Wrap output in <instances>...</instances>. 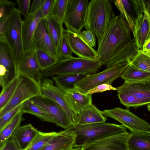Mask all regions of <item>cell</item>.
I'll return each mask as SVG.
<instances>
[{
  "mask_svg": "<svg viewBox=\"0 0 150 150\" xmlns=\"http://www.w3.org/2000/svg\"><path fill=\"white\" fill-rule=\"evenodd\" d=\"M86 74H71L51 77L57 86L66 93L76 88L77 84L86 76Z\"/></svg>",
  "mask_w": 150,
  "mask_h": 150,
  "instance_id": "obj_26",
  "label": "cell"
},
{
  "mask_svg": "<svg viewBox=\"0 0 150 150\" xmlns=\"http://www.w3.org/2000/svg\"><path fill=\"white\" fill-rule=\"evenodd\" d=\"M21 80L7 104L0 110V117L25 101L42 95L41 81L24 75H19Z\"/></svg>",
  "mask_w": 150,
  "mask_h": 150,
  "instance_id": "obj_6",
  "label": "cell"
},
{
  "mask_svg": "<svg viewBox=\"0 0 150 150\" xmlns=\"http://www.w3.org/2000/svg\"></svg>",
  "mask_w": 150,
  "mask_h": 150,
  "instance_id": "obj_51",
  "label": "cell"
},
{
  "mask_svg": "<svg viewBox=\"0 0 150 150\" xmlns=\"http://www.w3.org/2000/svg\"><path fill=\"white\" fill-rule=\"evenodd\" d=\"M147 108L148 110L150 111V103L147 104Z\"/></svg>",
  "mask_w": 150,
  "mask_h": 150,
  "instance_id": "obj_50",
  "label": "cell"
},
{
  "mask_svg": "<svg viewBox=\"0 0 150 150\" xmlns=\"http://www.w3.org/2000/svg\"><path fill=\"white\" fill-rule=\"evenodd\" d=\"M18 9L21 14L25 18L29 15L30 0H17Z\"/></svg>",
  "mask_w": 150,
  "mask_h": 150,
  "instance_id": "obj_42",
  "label": "cell"
},
{
  "mask_svg": "<svg viewBox=\"0 0 150 150\" xmlns=\"http://www.w3.org/2000/svg\"><path fill=\"white\" fill-rule=\"evenodd\" d=\"M107 119L101 111L92 103L80 111L78 115L76 125L104 122Z\"/></svg>",
  "mask_w": 150,
  "mask_h": 150,
  "instance_id": "obj_21",
  "label": "cell"
},
{
  "mask_svg": "<svg viewBox=\"0 0 150 150\" xmlns=\"http://www.w3.org/2000/svg\"><path fill=\"white\" fill-rule=\"evenodd\" d=\"M130 64L140 70L150 72V57L140 50H138Z\"/></svg>",
  "mask_w": 150,
  "mask_h": 150,
  "instance_id": "obj_36",
  "label": "cell"
},
{
  "mask_svg": "<svg viewBox=\"0 0 150 150\" xmlns=\"http://www.w3.org/2000/svg\"><path fill=\"white\" fill-rule=\"evenodd\" d=\"M101 112L105 116L110 117L120 122L131 132H150V125L128 109L116 107L112 109L104 110Z\"/></svg>",
  "mask_w": 150,
  "mask_h": 150,
  "instance_id": "obj_9",
  "label": "cell"
},
{
  "mask_svg": "<svg viewBox=\"0 0 150 150\" xmlns=\"http://www.w3.org/2000/svg\"><path fill=\"white\" fill-rule=\"evenodd\" d=\"M127 145L128 150H150V133L131 132Z\"/></svg>",
  "mask_w": 150,
  "mask_h": 150,
  "instance_id": "obj_25",
  "label": "cell"
},
{
  "mask_svg": "<svg viewBox=\"0 0 150 150\" xmlns=\"http://www.w3.org/2000/svg\"><path fill=\"white\" fill-rule=\"evenodd\" d=\"M58 132L38 131L37 134L25 150H41L53 141Z\"/></svg>",
  "mask_w": 150,
  "mask_h": 150,
  "instance_id": "obj_30",
  "label": "cell"
},
{
  "mask_svg": "<svg viewBox=\"0 0 150 150\" xmlns=\"http://www.w3.org/2000/svg\"><path fill=\"white\" fill-rule=\"evenodd\" d=\"M131 61L126 60L107 68L101 72L87 74L76 85V88L79 92L87 94L88 92L99 85L104 83H111L121 76Z\"/></svg>",
  "mask_w": 150,
  "mask_h": 150,
  "instance_id": "obj_5",
  "label": "cell"
},
{
  "mask_svg": "<svg viewBox=\"0 0 150 150\" xmlns=\"http://www.w3.org/2000/svg\"><path fill=\"white\" fill-rule=\"evenodd\" d=\"M0 150H22L11 137L1 146Z\"/></svg>",
  "mask_w": 150,
  "mask_h": 150,
  "instance_id": "obj_45",
  "label": "cell"
},
{
  "mask_svg": "<svg viewBox=\"0 0 150 150\" xmlns=\"http://www.w3.org/2000/svg\"><path fill=\"white\" fill-rule=\"evenodd\" d=\"M59 60L69 58L72 57L73 52L70 46L67 37L64 29L62 40L58 50Z\"/></svg>",
  "mask_w": 150,
  "mask_h": 150,
  "instance_id": "obj_38",
  "label": "cell"
},
{
  "mask_svg": "<svg viewBox=\"0 0 150 150\" xmlns=\"http://www.w3.org/2000/svg\"><path fill=\"white\" fill-rule=\"evenodd\" d=\"M88 0H68L64 23L67 30L80 34L84 27Z\"/></svg>",
  "mask_w": 150,
  "mask_h": 150,
  "instance_id": "obj_8",
  "label": "cell"
},
{
  "mask_svg": "<svg viewBox=\"0 0 150 150\" xmlns=\"http://www.w3.org/2000/svg\"><path fill=\"white\" fill-rule=\"evenodd\" d=\"M23 103L6 113L0 117V130L21 111Z\"/></svg>",
  "mask_w": 150,
  "mask_h": 150,
  "instance_id": "obj_39",
  "label": "cell"
},
{
  "mask_svg": "<svg viewBox=\"0 0 150 150\" xmlns=\"http://www.w3.org/2000/svg\"><path fill=\"white\" fill-rule=\"evenodd\" d=\"M53 80L48 77H43L41 81V88L43 96L55 101L64 110L69 117L72 125L76 124L78 115L69 105L66 98V93L54 84Z\"/></svg>",
  "mask_w": 150,
  "mask_h": 150,
  "instance_id": "obj_10",
  "label": "cell"
},
{
  "mask_svg": "<svg viewBox=\"0 0 150 150\" xmlns=\"http://www.w3.org/2000/svg\"><path fill=\"white\" fill-rule=\"evenodd\" d=\"M114 2L133 34L136 21L139 16L144 13V0H116Z\"/></svg>",
  "mask_w": 150,
  "mask_h": 150,
  "instance_id": "obj_13",
  "label": "cell"
},
{
  "mask_svg": "<svg viewBox=\"0 0 150 150\" xmlns=\"http://www.w3.org/2000/svg\"><path fill=\"white\" fill-rule=\"evenodd\" d=\"M127 132L109 136L81 147L82 150H128Z\"/></svg>",
  "mask_w": 150,
  "mask_h": 150,
  "instance_id": "obj_14",
  "label": "cell"
},
{
  "mask_svg": "<svg viewBox=\"0 0 150 150\" xmlns=\"http://www.w3.org/2000/svg\"><path fill=\"white\" fill-rule=\"evenodd\" d=\"M66 98L70 107L77 115L82 109L92 103L91 95L81 93L76 88L66 92Z\"/></svg>",
  "mask_w": 150,
  "mask_h": 150,
  "instance_id": "obj_24",
  "label": "cell"
},
{
  "mask_svg": "<svg viewBox=\"0 0 150 150\" xmlns=\"http://www.w3.org/2000/svg\"><path fill=\"white\" fill-rule=\"evenodd\" d=\"M23 20L18 9L11 15L5 35V40L13 54L16 67L24 55L22 35Z\"/></svg>",
  "mask_w": 150,
  "mask_h": 150,
  "instance_id": "obj_7",
  "label": "cell"
},
{
  "mask_svg": "<svg viewBox=\"0 0 150 150\" xmlns=\"http://www.w3.org/2000/svg\"><path fill=\"white\" fill-rule=\"evenodd\" d=\"M54 0H43L41 10L42 18L46 19L49 15Z\"/></svg>",
  "mask_w": 150,
  "mask_h": 150,
  "instance_id": "obj_44",
  "label": "cell"
},
{
  "mask_svg": "<svg viewBox=\"0 0 150 150\" xmlns=\"http://www.w3.org/2000/svg\"><path fill=\"white\" fill-rule=\"evenodd\" d=\"M64 31L73 53L80 58L89 59L98 58L97 51L84 40L80 34L67 30Z\"/></svg>",
  "mask_w": 150,
  "mask_h": 150,
  "instance_id": "obj_17",
  "label": "cell"
},
{
  "mask_svg": "<svg viewBox=\"0 0 150 150\" xmlns=\"http://www.w3.org/2000/svg\"><path fill=\"white\" fill-rule=\"evenodd\" d=\"M21 111L15 116L1 129L0 130V146L11 137L16 129L20 126L23 120Z\"/></svg>",
  "mask_w": 150,
  "mask_h": 150,
  "instance_id": "obj_31",
  "label": "cell"
},
{
  "mask_svg": "<svg viewBox=\"0 0 150 150\" xmlns=\"http://www.w3.org/2000/svg\"><path fill=\"white\" fill-rule=\"evenodd\" d=\"M121 77L125 82H134L150 78V72L140 70L130 64L124 71Z\"/></svg>",
  "mask_w": 150,
  "mask_h": 150,
  "instance_id": "obj_29",
  "label": "cell"
},
{
  "mask_svg": "<svg viewBox=\"0 0 150 150\" xmlns=\"http://www.w3.org/2000/svg\"><path fill=\"white\" fill-rule=\"evenodd\" d=\"M43 0H34L32 4L29 14H32L37 12L41 8Z\"/></svg>",
  "mask_w": 150,
  "mask_h": 150,
  "instance_id": "obj_46",
  "label": "cell"
},
{
  "mask_svg": "<svg viewBox=\"0 0 150 150\" xmlns=\"http://www.w3.org/2000/svg\"><path fill=\"white\" fill-rule=\"evenodd\" d=\"M68 1V0H54L49 15L62 25L67 12Z\"/></svg>",
  "mask_w": 150,
  "mask_h": 150,
  "instance_id": "obj_34",
  "label": "cell"
},
{
  "mask_svg": "<svg viewBox=\"0 0 150 150\" xmlns=\"http://www.w3.org/2000/svg\"><path fill=\"white\" fill-rule=\"evenodd\" d=\"M144 1L146 9L150 16V0Z\"/></svg>",
  "mask_w": 150,
  "mask_h": 150,
  "instance_id": "obj_48",
  "label": "cell"
},
{
  "mask_svg": "<svg viewBox=\"0 0 150 150\" xmlns=\"http://www.w3.org/2000/svg\"><path fill=\"white\" fill-rule=\"evenodd\" d=\"M117 96L120 103L127 108L130 107H139L149 103L147 101L139 99L129 94L118 93Z\"/></svg>",
  "mask_w": 150,
  "mask_h": 150,
  "instance_id": "obj_37",
  "label": "cell"
},
{
  "mask_svg": "<svg viewBox=\"0 0 150 150\" xmlns=\"http://www.w3.org/2000/svg\"><path fill=\"white\" fill-rule=\"evenodd\" d=\"M42 18L41 9L37 12L28 15L23 20L22 35L25 54H28L35 51L34 36L37 26Z\"/></svg>",
  "mask_w": 150,
  "mask_h": 150,
  "instance_id": "obj_15",
  "label": "cell"
},
{
  "mask_svg": "<svg viewBox=\"0 0 150 150\" xmlns=\"http://www.w3.org/2000/svg\"><path fill=\"white\" fill-rule=\"evenodd\" d=\"M33 43L35 50H44L59 60L58 50L48 32L45 19L39 22L34 33Z\"/></svg>",
  "mask_w": 150,
  "mask_h": 150,
  "instance_id": "obj_16",
  "label": "cell"
},
{
  "mask_svg": "<svg viewBox=\"0 0 150 150\" xmlns=\"http://www.w3.org/2000/svg\"><path fill=\"white\" fill-rule=\"evenodd\" d=\"M130 32L123 16H115L98 45V57L103 64L132 42Z\"/></svg>",
  "mask_w": 150,
  "mask_h": 150,
  "instance_id": "obj_1",
  "label": "cell"
},
{
  "mask_svg": "<svg viewBox=\"0 0 150 150\" xmlns=\"http://www.w3.org/2000/svg\"><path fill=\"white\" fill-rule=\"evenodd\" d=\"M15 3L7 0H0V18L9 16L15 7Z\"/></svg>",
  "mask_w": 150,
  "mask_h": 150,
  "instance_id": "obj_40",
  "label": "cell"
},
{
  "mask_svg": "<svg viewBox=\"0 0 150 150\" xmlns=\"http://www.w3.org/2000/svg\"><path fill=\"white\" fill-rule=\"evenodd\" d=\"M30 100L47 113L57 126L66 129L72 125L66 112L55 101L43 95L34 97Z\"/></svg>",
  "mask_w": 150,
  "mask_h": 150,
  "instance_id": "obj_11",
  "label": "cell"
},
{
  "mask_svg": "<svg viewBox=\"0 0 150 150\" xmlns=\"http://www.w3.org/2000/svg\"><path fill=\"white\" fill-rule=\"evenodd\" d=\"M139 50L133 38L130 43L110 59L105 64L107 68L126 60L131 61Z\"/></svg>",
  "mask_w": 150,
  "mask_h": 150,
  "instance_id": "obj_27",
  "label": "cell"
},
{
  "mask_svg": "<svg viewBox=\"0 0 150 150\" xmlns=\"http://www.w3.org/2000/svg\"><path fill=\"white\" fill-rule=\"evenodd\" d=\"M38 131L31 124L19 126L11 137L22 150H25L36 136Z\"/></svg>",
  "mask_w": 150,
  "mask_h": 150,
  "instance_id": "obj_22",
  "label": "cell"
},
{
  "mask_svg": "<svg viewBox=\"0 0 150 150\" xmlns=\"http://www.w3.org/2000/svg\"><path fill=\"white\" fill-rule=\"evenodd\" d=\"M45 19L48 32L58 51L64 30L63 25L50 15Z\"/></svg>",
  "mask_w": 150,
  "mask_h": 150,
  "instance_id": "obj_28",
  "label": "cell"
},
{
  "mask_svg": "<svg viewBox=\"0 0 150 150\" xmlns=\"http://www.w3.org/2000/svg\"><path fill=\"white\" fill-rule=\"evenodd\" d=\"M75 135L74 147H81L112 135L127 132L126 127L105 122L71 125L67 129Z\"/></svg>",
  "mask_w": 150,
  "mask_h": 150,
  "instance_id": "obj_2",
  "label": "cell"
},
{
  "mask_svg": "<svg viewBox=\"0 0 150 150\" xmlns=\"http://www.w3.org/2000/svg\"><path fill=\"white\" fill-rule=\"evenodd\" d=\"M17 70L18 76H28L38 81H40L42 78V72L35 51L29 54H24L17 66Z\"/></svg>",
  "mask_w": 150,
  "mask_h": 150,
  "instance_id": "obj_18",
  "label": "cell"
},
{
  "mask_svg": "<svg viewBox=\"0 0 150 150\" xmlns=\"http://www.w3.org/2000/svg\"><path fill=\"white\" fill-rule=\"evenodd\" d=\"M133 35L138 48L142 50L144 43L150 37V16L146 9L145 3L144 13L136 21Z\"/></svg>",
  "mask_w": 150,
  "mask_h": 150,
  "instance_id": "obj_19",
  "label": "cell"
},
{
  "mask_svg": "<svg viewBox=\"0 0 150 150\" xmlns=\"http://www.w3.org/2000/svg\"><path fill=\"white\" fill-rule=\"evenodd\" d=\"M115 16L109 1L91 0L88 3L84 27L96 35L98 45Z\"/></svg>",
  "mask_w": 150,
  "mask_h": 150,
  "instance_id": "obj_3",
  "label": "cell"
},
{
  "mask_svg": "<svg viewBox=\"0 0 150 150\" xmlns=\"http://www.w3.org/2000/svg\"><path fill=\"white\" fill-rule=\"evenodd\" d=\"M84 40L91 47H95L96 40L95 35L92 31L86 30L80 33Z\"/></svg>",
  "mask_w": 150,
  "mask_h": 150,
  "instance_id": "obj_41",
  "label": "cell"
},
{
  "mask_svg": "<svg viewBox=\"0 0 150 150\" xmlns=\"http://www.w3.org/2000/svg\"><path fill=\"white\" fill-rule=\"evenodd\" d=\"M21 112L33 115L42 121L54 123L52 118L47 113L30 100L23 103Z\"/></svg>",
  "mask_w": 150,
  "mask_h": 150,
  "instance_id": "obj_32",
  "label": "cell"
},
{
  "mask_svg": "<svg viewBox=\"0 0 150 150\" xmlns=\"http://www.w3.org/2000/svg\"><path fill=\"white\" fill-rule=\"evenodd\" d=\"M103 64L99 58L89 59L73 56L59 60L54 66L42 72V78L71 74L96 73Z\"/></svg>",
  "mask_w": 150,
  "mask_h": 150,
  "instance_id": "obj_4",
  "label": "cell"
},
{
  "mask_svg": "<svg viewBox=\"0 0 150 150\" xmlns=\"http://www.w3.org/2000/svg\"><path fill=\"white\" fill-rule=\"evenodd\" d=\"M116 88L118 93L131 94L150 103V78L139 82H125Z\"/></svg>",
  "mask_w": 150,
  "mask_h": 150,
  "instance_id": "obj_20",
  "label": "cell"
},
{
  "mask_svg": "<svg viewBox=\"0 0 150 150\" xmlns=\"http://www.w3.org/2000/svg\"><path fill=\"white\" fill-rule=\"evenodd\" d=\"M141 51L150 57V37L144 43Z\"/></svg>",
  "mask_w": 150,
  "mask_h": 150,
  "instance_id": "obj_47",
  "label": "cell"
},
{
  "mask_svg": "<svg viewBox=\"0 0 150 150\" xmlns=\"http://www.w3.org/2000/svg\"><path fill=\"white\" fill-rule=\"evenodd\" d=\"M35 52L37 58L42 72L56 64L59 60L52 56L47 51L40 49H36Z\"/></svg>",
  "mask_w": 150,
  "mask_h": 150,
  "instance_id": "obj_33",
  "label": "cell"
},
{
  "mask_svg": "<svg viewBox=\"0 0 150 150\" xmlns=\"http://www.w3.org/2000/svg\"><path fill=\"white\" fill-rule=\"evenodd\" d=\"M75 135L67 129L58 133L53 141L41 150H68L74 147Z\"/></svg>",
  "mask_w": 150,
  "mask_h": 150,
  "instance_id": "obj_23",
  "label": "cell"
},
{
  "mask_svg": "<svg viewBox=\"0 0 150 150\" xmlns=\"http://www.w3.org/2000/svg\"><path fill=\"white\" fill-rule=\"evenodd\" d=\"M68 150H82L81 147H74Z\"/></svg>",
  "mask_w": 150,
  "mask_h": 150,
  "instance_id": "obj_49",
  "label": "cell"
},
{
  "mask_svg": "<svg viewBox=\"0 0 150 150\" xmlns=\"http://www.w3.org/2000/svg\"><path fill=\"white\" fill-rule=\"evenodd\" d=\"M12 52L5 40L0 41V85L3 88L17 76Z\"/></svg>",
  "mask_w": 150,
  "mask_h": 150,
  "instance_id": "obj_12",
  "label": "cell"
},
{
  "mask_svg": "<svg viewBox=\"0 0 150 150\" xmlns=\"http://www.w3.org/2000/svg\"><path fill=\"white\" fill-rule=\"evenodd\" d=\"M21 80L20 76H18L10 83L2 88L0 95V110L9 101Z\"/></svg>",
  "mask_w": 150,
  "mask_h": 150,
  "instance_id": "obj_35",
  "label": "cell"
},
{
  "mask_svg": "<svg viewBox=\"0 0 150 150\" xmlns=\"http://www.w3.org/2000/svg\"><path fill=\"white\" fill-rule=\"evenodd\" d=\"M111 90H117V89L116 88L112 86L111 83H101L91 89L88 92L87 94L92 95L94 93H101Z\"/></svg>",
  "mask_w": 150,
  "mask_h": 150,
  "instance_id": "obj_43",
  "label": "cell"
}]
</instances>
